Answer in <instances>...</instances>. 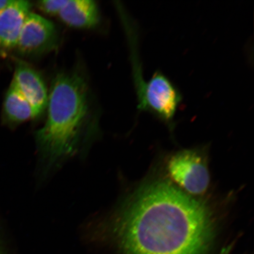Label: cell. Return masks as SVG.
<instances>
[{"mask_svg":"<svg viewBox=\"0 0 254 254\" xmlns=\"http://www.w3.org/2000/svg\"><path fill=\"white\" fill-rule=\"evenodd\" d=\"M101 221L122 254H207L215 236L208 206L164 181L141 187Z\"/></svg>","mask_w":254,"mask_h":254,"instance_id":"1","label":"cell"},{"mask_svg":"<svg viewBox=\"0 0 254 254\" xmlns=\"http://www.w3.org/2000/svg\"><path fill=\"white\" fill-rule=\"evenodd\" d=\"M47 108V120L35 138L44 163L53 167L77 153L85 136L95 128L84 76L75 71L57 74Z\"/></svg>","mask_w":254,"mask_h":254,"instance_id":"2","label":"cell"},{"mask_svg":"<svg viewBox=\"0 0 254 254\" xmlns=\"http://www.w3.org/2000/svg\"><path fill=\"white\" fill-rule=\"evenodd\" d=\"M125 31L129 47L137 109L140 112L147 111L170 124L182 102V95L176 85L160 71L155 72L148 81H145L139 56L138 29L131 27Z\"/></svg>","mask_w":254,"mask_h":254,"instance_id":"3","label":"cell"},{"mask_svg":"<svg viewBox=\"0 0 254 254\" xmlns=\"http://www.w3.org/2000/svg\"><path fill=\"white\" fill-rule=\"evenodd\" d=\"M168 170L174 182L190 194L201 195L208 189V170L197 152L184 151L175 154L168 161Z\"/></svg>","mask_w":254,"mask_h":254,"instance_id":"4","label":"cell"},{"mask_svg":"<svg viewBox=\"0 0 254 254\" xmlns=\"http://www.w3.org/2000/svg\"><path fill=\"white\" fill-rule=\"evenodd\" d=\"M57 41L58 35L52 22L30 12L24 22L16 48L23 55H41L55 49Z\"/></svg>","mask_w":254,"mask_h":254,"instance_id":"5","label":"cell"},{"mask_svg":"<svg viewBox=\"0 0 254 254\" xmlns=\"http://www.w3.org/2000/svg\"><path fill=\"white\" fill-rule=\"evenodd\" d=\"M13 80L33 110L34 119L44 113L47 107L48 95L45 84L40 75L27 63L18 60Z\"/></svg>","mask_w":254,"mask_h":254,"instance_id":"6","label":"cell"},{"mask_svg":"<svg viewBox=\"0 0 254 254\" xmlns=\"http://www.w3.org/2000/svg\"><path fill=\"white\" fill-rule=\"evenodd\" d=\"M31 8L30 2L12 0L0 14V56H7L17 47L22 28Z\"/></svg>","mask_w":254,"mask_h":254,"instance_id":"7","label":"cell"},{"mask_svg":"<svg viewBox=\"0 0 254 254\" xmlns=\"http://www.w3.org/2000/svg\"><path fill=\"white\" fill-rule=\"evenodd\" d=\"M59 15L66 24L74 28H93L100 21L98 6L92 0H68Z\"/></svg>","mask_w":254,"mask_h":254,"instance_id":"8","label":"cell"},{"mask_svg":"<svg viewBox=\"0 0 254 254\" xmlns=\"http://www.w3.org/2000/svg\"><path fill=\"white\" fill-rule=\"evenodd\" d=\"M3 114L5 123L11 126H17L34 119L30 103L14 80L11 82L5 95Z\"/></svg>","mask_w":254,"mask_h":254,"instance_id":"9","label":"cell"},{"mask_svg":"<svg viewBox=\"0 0 254 254\" xmlns=\"http://www.w3.org/2000/svg\"><path fill=\"white\" fill-rule=\"evenodd\" d=\"M67 1L68 0H46L39 1L37 3V5L47 14H59Z\"/></svg>","mask_w":254,"mask_h":254,"instance_id":"10","label":"cell"},{"mask_svg":"<svg viewBox=\"0 0 254 254\" xmlns=\"http://www.w3.org/2000/svg\"><path fill=\"white\" fill-rule=\"evenodd\" d=\"M12 0H0V14L7 8Z\"/></svg>","mask_w":254,"mask_h":254,"instance_id":"11","label":"cell"},{"mask_svg":"<svg viewBox=\"0 0 254 254\" xmlns=\"http://www.w3.org/2000/svg\"><path fill=\"white\" fill-rule=\"evenodd\" d=\"M0 254H5L4 250L2 249V244L1 243V240H0Z\"/></svg>","mask_w":254,"mask_h":254,"instance_id":"12","label":"cell"}]
</instances>
